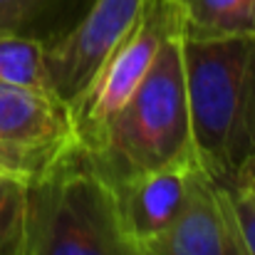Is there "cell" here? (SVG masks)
<instances>
[{
	"mask_svg": "<svg viewBox=\"0 0 255 255\" xmlns=\"http://www.w3.org/2000/svg\"><path fill=\"white\" fill-rule=\"evenodd\" d=\"M181 57L196 164L231 186L255 159V37L181 30Z\"/></svg>",
	"mask_w": 255,
	"mask_h": 255,
	"instance_id": "cell-1",
	"label": "cell"
},
{
	"mask_svg": "<svg viewBox=\"0 0 255 255\" xmlns=\"http://www.w3.org/2000/svg\"><path fill=\"white\" fill-rule=\"evenodd\" d=\"M82 149L109 186L146 171L198 166L183 80L181 25L166 35L131 97Z\"/></svg>",
	"mask_w": 255,
	"mask_h": 255,
	"instance_id": "cell-2",
	"label": "cell"
},
{
	"mask_svg": "<svg viewBox=\"0 0 255 255\" xmlns=\"http://www.w3.org/2000/svg\"><path fill=\"white\" fill-rule=\"evenodd\" d=\"M22 255H141L82 144L27 186Z\"/></svg>",
	"mask_w": 255,
	"mask_h": 255,
	"instance_id": "cell-3",
	"label": "cell"
},
{
	"mask_svg": "<svg viewBox=\"0 0 255 255\" xmlns=\"http://www.w3.org/2000/svg\"><path fill=\"white\" fill-rule=\"evenodd\" d=\"M80 146L72 107L55 92L0 82V176L37 183Z\"/></svg>",
	"mask_w": 255,
	"mask_h": 255,
	"instance_id": "cell-4",
	"label": "cell"
},
{
	"mask_svg": "<svg viewBox=\"0 0 255 255\" xmlns=\"http://www.w3.org/2000/svg\"><path fill=\"white\" fill-rule=\"evenodd\" d=\"M181 25V10L176 0H144L141 10L119 40V45L102 62L92 82L72 104L80 144H89L119 107L131 97L144 75L149 72L166 35Z\"/></svg>",
	"mask_w": 255,
	"mask_h": 255,
	"instance_id": "cell-5",
	"label": "cell"
},
{
	"mask_svg": "<svg viewBox=\"0 0 255 255\" xmlns=\"http://www.w3.org/2000/svg\"><path fill=\"white\" fill-rule=\"evenodd\" d=\"M144 0H92L80 20L47 45L52 92L70 107L92 82L102 62L134 25Z\"/></svg>",
	"mask_w": 255,
	"mask_h": 255,
	"instance_id": "cell-6",
	"label": "cell"
},
{
	"mask_svg": "<svg viewBox=\"0 0 255 255\" xmlns=\"http://www.w3.org/2000/svg\"><path fill=\"white\" fill-rule=\"evenodd\" d=\"M141 255H251L228 186L198 171L193 191L169 228L139 246Z\"/></svg>",
	"mask_w": 255,
	"mask_h": 255,
	"instance_id": "cell-7",
	"label": "cell"
},
{
	"mask_svg": "<svg viewBox=\"0 0 255 255\" xmlns=\"http://www.w3.org/2000/svg\"><path fill=\"white\" fill-rule=\"evenodd\" d=\"M198 171V166H171L112 186L122 226L136 246L151 241L176 221L193 191Z\"/></svg>",
	"mask_w": 255,
	"mask_h": 255,
	"instance_id": "cell-8",
	"label": "cell"
},
{
	"mask_svg": "<svg viewBox=\"0 0 255 255\" xmlns=\"http://www.w3.org/2000/svg\"><path fill=\"white\" fill-rule=\"evenodd\" d=\"M92 0H0V32H17L45 45L62 37Z\"/></svg>",
	"mask_w": 255,
	"mask_h": 255,
	"instance_id": "cell-9",
	"label": "cell"
},
{
	"mask_svg": "<svg viewBox=\"0 0 255 255\" xmlns=\"http://www.w3.org/2000/svg\"><path fill=\"white\" fill-rule=\"evenodd\" d=\"M181 30L201 37H255V0H176Z\"/></svg>",
	"mask_w": 255,
	"mask_h": 255,
	"instance_id": "cell-10",
	"label": "cell"
},
{
	"mask_svg": "<svg viewBox=\"0 0 255 255\" xmlns=\"http://www.w3.org/2000/svg\"><path fill=\"white\" fill-rule=\"evenodd\" d=\"M0 82L52 92L47 75V45L30 35L0 32Z\"/></svg>",
	"mask_w": 255,
	"mask_h": 255,
	"instance_id": "cell-11",
	"label": "cell"
},
{
	"mask_svg": "<svg viewBox=\"0 0 255 255\" xmlns=\"http://www.w3.org/2000/svg\"><path fill=\"white\" fill-rule=\"evenodd\" d=\"M27 186L0 176V255H22Z\"/></svg>",
	"mask_w": 255,
	"mask_h": 255,
	"instance_id": "cell-12",
	"label": "cell"
},
{
	"mask_svg": "<svg viewBox=\"0 0 255 255\" xmlns=\"http://www.w3.org/2000/svg\"><path fill=\"white\" fill-rule=\"evenodd\" d=\"M228 191H231L233 211H236L241 233L246 238L248 253L255 255V178L248 171H241L236 181L228 186Z\"/></svg>",
	"mask_w": 255,
	"mask_h": 255,
	"instance_id": "cell-13",
	"label": "cell"
},
{
	"mask_svg": "<svg viewBox=\"0 0 255 255\" xmlns=\"http://www.w3.org/2000/svg\"><path fill=\"white\" fill-rule=\"evenodd\" d=\"M243 171H248V173H251V176L255 178V159L251 161V164H246V166H243Z\"/></svg>",
	"mask_w": 255,
	"mask_h": 255,
	"instance_id": "cell-14",
	"label": "cell"
}]
</instances>
